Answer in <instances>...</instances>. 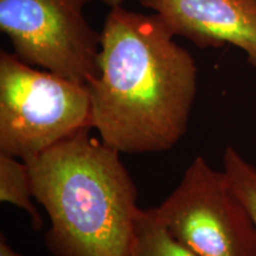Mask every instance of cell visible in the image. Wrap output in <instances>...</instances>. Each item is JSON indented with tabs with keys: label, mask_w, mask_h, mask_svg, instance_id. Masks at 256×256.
<instances>
[{
	"label": "cell",
	"mask_w": 256,
	"mask_h": 256,
	"mask_svg": "<svg viewBox=\"0 0 256 256\" xmlns=\"http://www.w3.org/2000/svg\"><path fill=\"white\" fill-rule=\"evenodd\" d=\"M197 80L194 57L154 14L110 8L87 84L92 128L120 153L168 151L186 133Z\"/></svg>",
	"instance_id": "obj_1"
},
{
	"label": "cell",
	"mask_w": 256,
	"mask_h": 256,
	"mask_svg": "<svg viewBox=\"0 0 256 256\" xmlns=\"http://www.w3.org/2000/svg\"><path fill=\"white\" fill-rule=\"evenodd\" d=\"M86 127L26 160L34 197L50 226L52 256H130L136 234L138 190L120 152Z\"/></svg>",
	"instance_id": "obj_2"
},
{
	"label": "cell",
	"mask_w": 256,
	"mask_h": 256,
	"mask_svg": "<svg viewBox=\"0 0 256 256\" xmlns=\"http://www.w3.org/2000/svg\"><path fill=\"white\" fill-rule=\"evenodd\" d=\"M86 127L87 84L0 51V153L26 162Z\"/></svg>",
	"instance_id": "obj_3"
},
{
	"label": "cell",
	"mask_w": 256,
	"mask_h": 256,
	"mask_svg": "<svg viewBox=\"0 0 256 256\" xmlns=\"http://www.w3.org/2000/svg\"><path fill=\"white\" fill-rule=\"evenodd\" d=\"M168 232L198 256H256L248 210L223 171L198 156L177 188L153 208Z\"/></svg>",
	"instance_id": "obj_4"
},
{
	"label": "cell",
	"mask_w": 256,
	"mask_h": 256,
	"mask_svg": "<svg viewBox=\"0 0 256 256\" xmlns=\"http://www.w3.org/2000/svg\"><path fill=\"white\" fill-rule=\"evenodd\" d=\"M94 0H0V31L23 62L88 84L98 74L101 32L84 17Z\"/></svg>",
	"instance_id": "obj_5"
},
{
	"label": "cell",
	"mask_w": 256,
	"mask_h": 256,
	"mask_svg": "<svg viewBox=\"0 0 256 256\" xmlns=\"http://www.w3.org/2000/svg\"><path fill=\"white\" fill-rule=\"evenodd\" d=\"M174 37L200 49L226 44L242 50L256 70V0H138Z\"/></svg>",
	"instance_id": "obj_6"
},
{
	"label": "cell",
	"mask_w": 256,
	"mask_h": 256,
	"mask_svg": "<svg viewBox=\"0 0 256 256\" xmlns=\"http://www.w3.org/2000/svg\"><path fill=\"white\" fill-rule=\"evenodd\" d=\"M130 256H198L179 242L156 215L153 208L140 209Z\"/></svg>",
	"instance_id": "obj_7"
},
{
	"label": "cell",
	"mask_w": 256,
	"mask_h": 256,
	"mask_svg": "<svg viewBox=\"0 0 256 256\" xmlns=\"http://www.w3.org/2000/svg\"><path fill=\"white\" fill-rule=\"evenodd\" d=\"M30 168L24 160L0 153V200L19 208L30 216L32 228H42V218L34 204Z\"/></svg>",
	"instance_id": "obj_8"
},
{
	"label": "cell",
	"mask_w": 256,
	"mask_h": 256,
	"mask_svg": "<svg viewBox=\"0 0 256 256\" xmlns=\"http://www.w3.org/2000/svg\"><path fill=\"white\" fill-rule=\"evenodd\" d=\"M222 162V171L248 210L256 232V168L232 146L224 150Z\"/></svg>",
	"instance_id": "obj_9"
},
{
	"label": "cell",
	"mask_w": 256,
	"mask_h": 256,
	"mask_svg": "<svg viewBox=\"0 0 256 256\" xmlns=\"http://www.w3.org/2000/svg\"><path fill=\"white\" fill-rule=\"evenodd\" d=\"M0 256H24L20 252H18L16 249H14L10 246L8 240L4 236V234H2L0 236Z\"/></svg>",
	"instance_id": "obj_10"
},
{
	"label": "cell",
	"mask_w": 256,
	"mask_h": 256,
	"mask_svg": "<svg viewBox=\"0 0 256 256\" xmlns=\"http://www.w3.org/2000/svg\"><path fill=\"white\" fill-rule=\"evenodd\" d=\"M102 2H104V4H107L108 6H110V8H114V6L122 5L124 0H102Z\"/></svg>",
	"instance_id": "obj_11"
}]
</instances>
